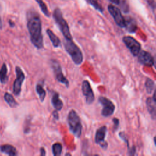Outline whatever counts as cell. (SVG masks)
Returning <instances> with one entry per match:
<instances>
[{"instance_id": "obj_30", "label": "cell", "mask_w": 156, "mask_h": 156, "mask_svg": "<svg viewBox=\"0 0 156 156\" xmlns=\"http://www.w3.org/2000/svg\"><path fill=\"white\" fill-rule=\"evenodd\" d=\"M52 115H53L54 118L55 120H58L59 119V115H58V113L57 112V110H54L52 112Z\"/></svg>"}, {"instance_id": "obj_18", "label": "cell", "mask_w": 156, "mask_h": 156, "mask_svg": "<svg viewBox=\"0 0 156 156\" xmlns=\"http://www.w3.org/2000/svg\"><path fill=\"white\" fill-rule=\"evenodd\" d=\"M35 90L36 91L38 95L39 99L40 100L41 102H43L46 95V91L44 90V89L43 88V83H38L35 87Z\"/></svg>"}, {"instance_id": "obj_35", "label": "cell", "mask_w": 156, "mask_h": 156, "mask_svg": "<svg viewBox=\"0 0 156 156\" xmlns=\"http://www.w3.org/2000/svg\"><path fill=\"white\" fill-rule=\"evenodd\" d=\"M65 155H71V154H69V153H66V154H65Z\"/></svg>"}, {"instance_id": "obj_31", "label": "cell", "mask_w": 156, "mask_h": 156, "mask_svg": "<svg viewBox=\"0 0 156 156\" xmlns=\"http://www.w3.org/2000/svg\"><path fill=\"white\" fill-rule=\"evenodd\" d=\"M40 155L41 156H44L46 155V151H45V149L43 147H40Z\"/></svg>"}, {"instance_id": "obj_14", "label": "cell", "mask_w": 156, "mask_h": 156, "mask_svg": "<svg viewBox=\"0 0 156 156\" xmlns=\"http://www.w3.org/2000/svg\"><path fill=\"white\" fill-rule=\"evenodd\" d=\"M124 27L129 33H134L137 29L136 21L133 18L129 16L125 18Z\"/></svg>"}, {"instance_id": "obj_28", "label": "cell", "mask_w": 156, "mask_h": 156, "mask_svg": "<svg viewBox=\"0 0 156 156\" xmlns=\"http://www.w3.org/2000/svg\"><path fill=\"white\" fill-rule=\"evenodd\" d=\"M146 2L148 4L149 7L151 8L152 11L154 12L155 9V0H145Z\"/></svg>"}, {"instance_id": "obj_23", "label": "cell", "mask_w": 156, "mask_h": 156, "mask_svg": "<svg viewBox=\"0 0 156 156\" xmlns=\"http://www.w3.org/2000/svg\"><path fill=\"white\" fill-rule=\"evenodd\" d=\"M37 1V2L38 3V4L39 5L41 10L42 11V12L47 16V17H49L50 16V13L49 12L48 9V7L46 5V4L44 2V1L43 0H35Z\"/></svg>"}, {"instance_id": "obj_11", "label": "cell", "mask_w": 156, "mask_h": 156, "mask_svg": "<svg viewBox=\"0 0 156 156\" xmlns=\"http://www.w3.org/2000/svg\"><path fill=\"white\" fill-rule=\"evenodd\" d=\"M138 62L145 66H152L154 65V59L152 55L148 52L141 50L138 54Z\"/></svg>"}, {"instance_id": "obj_10", "label": "cell", "mask_w": 156, "mask_h": 156, "mask_svg": "<svg viewBox=\"0 0 156 156\" xmlns=\"http://www.w3.org/2000/svg\"><path fill=\"white\" fill-rule=\"evenodd\" d=\"M82 91L83 95L85 97L86 102L88 104H92L94 101L95 97L90 83L87 80H83L82 83Z\"/></svg>"}, {"instance_id": "obj_24", "label": "cell", "mask_w": 156, "mask_h": 156, "mask_svg": "<svg viewBox=\"0 0 156 156\" xmlns=\"http://www.w3.org/2000/svg\"><path fill=\"white\" fill-rule=\"evenodd\" d=\"M87 2L90 4L91 6H93L96 10H98L101 13H102L104 11V9L101 4H99L97 0H86Z\"/></svg>"}, {"instance_id": "obj_32", "label": "cell", "mask_w": 156, "mask_h": 156, "mask_svg": "<svg viewBox=\"0 0 156 156\" xmlns=\"http://www.w3.org/2000/svg\"><path fill=\"white\" fill-rule=\"evenodd\" d=\"M109 1L115 4H119L120 3V0H109Z\"/></svg>"}, {"instance_id": "obj_3", "label": "cell", "mask_w": 156, "mask_h": 156, "mask_svg": "<svg viewBox=\"0 0 156 156\" xmlns=\"http://www.w3.org/2000/svg\"><path fill=\"white\" fill-rule=\"evenodd\" d=\"M67 122L70 132L77 138H80L82 134V125L80 118L77 112L72 109L71 110L67 116Z\"/></svg>"}, {"instance_id": "obj_34", "label": "cell", "mask_w": 156, "mask_h": 156, "mask_svg": "<svg viewBox=\"0 0 156 156\" xmlns=\"http://www.w3.org/2000/svg\"><path fill=\"white\" fill-rule=\"evenodd\" d=\"M2 20H1V18L0 17V29H2Z\"/></svg>"}, {"instance_id": "obj_22", "label": "cell", "mask_w": 156, "mask_h": 156, "mask_svg": "<svg viewBox=\"0 0 156 156\" xmlns=\"http://www.w3.org/2000/svg\"><path fill=\"white\" fill-rule=\"evenodd\" d=\"M52 154L55 156H59L62 154V145L60 143H55L52 146Z\"/></svg>"}, {"instance_id": "obj_20", "label": "cell", "mask_w": 156, "mask_h": 156, "mask_svg": "<svg viewBox=\"0 0 156 156\" xmlns=\"http://www.w3.org/2000/svg\"><path fill=\"white\" fill-rule=\"evenodd\" d=\"M7 68L5 63H3L0 69V82L2 83H6L8 80V76L7 75Z\"/></svg>"}, {"instance_id": "obj_19", "label": "cell", "mask_w": 156, "mask_h": 156, "mask_svg": "<svg viewBox=\"0 0 156 156\" xmlns=\"http://www.w3.org/2000/svg\"><path fill=\"white\" fill-rule=\"evenodd\" d=\"M4 100L6 101V102L9 104V105L10 107L14 108L18 105V102L15 101L13 96L10 93H9L7 92L5 93L4 96Z\"/></svg>"}, {"instance_id": "obj_1", "label": "cell", "mask_w": 156, "mask_h": 156, "mask_svg": "<svg viewBox=\"0 0 156 156\" xmlns=\"http://www.w3.org/2000/svg\"><path fill=\"white\" fill-rule=\"evenodd\" d=\"M27 27L30 41L35 48L40 49L43 47V38L40 16L36 12H29L27 13Z\"/></svg>"}, {"instance_id": "obj_25", "label": "cell", "mask_w": 156, "mask_h": 156, "mask_svg": "<svg viewBox=\"0 0 156 156\" xmlns=\"http://www.w3.org/2000/svg\"><path fill=\"white\" fill-rule=\"evenodd\" d=\"M119 137L127 144V147L128 149L129 148V141H128V138L127 137V135L125 134V133L124 132H121L119 133Z\"/></svg>"}, {"instance_id": "obj_6", "label": "cell", "mask_w": 156, "mask_h": 156, "mask_svg": "<svg viewBox=\"0 0 156 156\" xmlns=\"http://www.w3.org/2000/svg\"><path fill=\"white\" fill-rule=\"evenodd\" d=\"M98 101L102 106L101 110L102 116L104 117H109L113 114L115 110V106L112 101L104 96H99Z\"/></svg>"}, {"instance_id": "obj_8", "label": "cell", "mask_w": 156, "mask_h": 156, "mask_svg": "<svg viewBox=\"0 0 156 156\" xmlns=\"http://www.w3.org/2000/svg\"><path fill=\"white\" fill-rule=\"evenodd\" d=\"M108 10L112 15L116 24L120 27L124 28L125 26V18L122 15L120 9L113 4L108 5Z\"/></svg>"}, {"instance_id": "obj_12", "label": "cell", "mask_w": 156, "mask_h": 156, "mask_svg": "<svg viewBox=\"0 0 156 156\" xmlns=\"http://www.w3.org/2000/svg\"><path fill=\"white\" fill-rule=\"evenodd\" d=\"M153 96L148 97L146 99V104L147 106V111L149 112V113L150 114L151 118L154 120L155 119L156 117V101H155V91L153 92Z\"/></svg>"}, {"instance_id": "obj_16", "label": "cell", "mask_w": 156, "mask_h": 156, "mask_svg": "<svg viewBox=\"0 0 156 156\" xmlns=\"http://www.w3.org/2000/svg\"><path fill=\"white\" fill-rule=\"evenodd\" d=\"M0 151L10 156H15L18 154L16 148L10 144H3L0 146Z\"/></svg>"}, {"instance_id": "obj_13", "label": "cell", "mask_w": 156, "mask_h": 156, "mask_svg": "<svg viewBox=\"0 0 156 156\" xmlns=\"http://www.w3.org/2000/svg\"><path fill=\"white\" fill-rule=\"evenodd\" d=\"M106 133H107V127L105 126H101V127L98 129L95 133V137H94L95 143L97 144H100L101 143L104 141Z\"/></svg>"}, {"instance_id": "obj_9", "label": "cell", "mask_w": 156, "mask_h": 156, "mask_svg": "<svg viewBox=\"0 0 156 156\" xmlns=\"http://www.w3.org/2000/svg\"><path fill=\"white\" fill-rule=\"evenodd\" d=\"M15 73L16 75V78L14 81L13 85V92L16 96H19L21 91V86L23 81L25 79V75L19 66H16Z\"/></svg>"}, {"instance_id": "obj_33", "label": "cell", "mask_w": 156, "mask_h": 156, "mask_svg": "<svg viewBox=\"0 0 156 156\" xmlns=\"http://www.w3.org/2000/svg\"><path fill=\"white\" fill-rule=\"evenodd\" d=\"M9 24H10V27H14V26H15V23H14L13 21H12L11 20H9Z\"/></svg>"}, {"instance_id": "obj_21", "label": "cell", "mask_w": 156, "mask_h": 156, "mask_svg": "<svg viewBox=\"0 0 156 156\" xmlns=\"http://www.w3.org/2000/svg\"><path fill=\"white\" fill-rule=\"evenodd\" d=\"M145 87L148 94H151L155 90V82L150 78H146L145 82Z\"/></svg>"}, {"instance_id": "obj_26", "label": "cell", "mask_w": 156, "mask_h": 156, "mask_svg": "<svg viewBox=\"0 0 156 156\" xmlns=\"http://www.w3.org/2000/svg\"><path fill=\"white\" fill-rule=\"evenodd\" d=\"M112 121L113 122V132H115L118 129L119 124V119H118L117 118H113Z\"/></svg>"}, {"instance_id": "obj_29", "label": "cell", "mask_w": 156, "mask_h": 156, "mask_svg": "<svg viewBox=\"0 0 156 156\" xmlns=\"http://www.w3.org/2000/svg\"><path fill=\"white\" fill-rule=\"evenodd\" d=\"M129 151H128V155H136V147L135 146H133L130 149H128Z\"/></svg>"}, {"instance_id": "obj_4", "label": "cell", "mask_w": 156, "mask_h": 156, "mask_svg": "<svg viewBox=\"0 0 156 156\" xmlns=\"http://www.w3.org/2000/svg\"><path fill=\"white\" fill-rule=\"evenodd\" d=\"M53 18L58 25L61 32L65 39L72 40V36L69 30L68 24L63 18L61 10L59 8H55L53 12Z\"/></svg>"}, {"instance_id": "obj_17", "label": "cell", "mask_w": 156, "mask_h": 156, "mask_svg": "<svg viewBox=\"0 0 156 156\" xmlns=\"http://www.w3.org/2000/svg\"><path fill=\"white\" fill-rule=\"evenodd\" d=\"M46 34H48L54 47L58 48L60 46L61 41L60 38L50 29H48L46 30Z\"/></svg>"}, {"instance_id": "obj_27", "label": "cell", "mask_w": 156, "mask_h": 156, "mask_svg": "<svg viewBox=\"0 0 156 156\" xmlns=\"http://www.w3.org/2000/svg\"><path fill=\"white\" fill-rule=\"evenodd\" d=\"M122 10L124 12V13H127L129 10V8L128 5L127 4V2L125 1H122L121 4L120 5Z\"/></svg>"}, {"instance_id": "obj_7", "label": "cell", "mask_w": 156, "mask_h": 156, "mask_svg": "<svg viewBox=\"0 0 156 156\" xmlns=\"http://www.w3.org/2000/svg\"><path fill=\"white\" fill-rule=\"evenodd\" d=\"M122 41L133 56L138 55L141 51V44L136 39L131 36L127 35L122 38Z\"/></svg>"}, {"instance_id": "obj_15", "label": "cell", "mask_w": 156, "mask_h": 156, "mask_svg": "<svg viewBox=\"0 0 156 156\" xmlns=\"http://www.w3.org/2000/svg\"><path fill=\"white\" fill-rule=\"evenodd\" d=\"M51 103L54 108L57 110H61L63 106V103L62 101L60 99L59 94L57 92H54L52 94L51 98Z\"/></svg>"}, {"instance_id": "obj_2", "label": "cell", "mask_w": 156, "mask_h": 156, "mask_svg": "<svg viewBox=\"0 0 156 156\" xmlns=\"http://www.w3.org/2000/svg\"><path fill=\"white\" fill-rule=\"evenodd\" d=\"M63 46L66 52L70 55L73 62L77 65H80L83 62V55L80 48L72 40L65 38Z\"/></svg>"}, {"instance_id": "obj_5", "label": "cell", "mask_w": 156, "mask_h": 156, "mask_svg": "<svg viewBox=\"0 0 156 156\" xmlns=\"http://www.w3.org/2000/svg\"><path fill=\"white\" fill-rule=\"evenodd\" d=\"M51 66L56 80L58 82L64 84L66 88H68L69 86V81L63 75L62 69L59 62L57 60L52 59L51 60Z\"/></svg>"}]
</instances>
